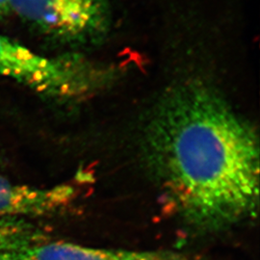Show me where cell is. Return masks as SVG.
<instances>
[{
	"label": "cell",
	"mask_w": 260,
	"mask_h": 260,
	"mask_svg": "<svg viewBox=\"0 0 260 260\" xmlns=\"http://www.w3.org/2000/svg\"><path fill=\"white\" fill-rule=\"evenodd\" d=\"M141 143L168 208L191 233L215 235L256 218L258 134L213 85L187 78L171 86Z\"/></svg>",
	"instance_id": "6da1fadb"
},
{
	"label": "cell",
	"mask_w": 260,
	"mask_h": 260,
	"mask_svg": "<svg viewBox=\"0 0 260 260\" xmlns=\"http://www.w3.org/2000/svg\"><path fill=\"white\" fill-rule=\"evenodd\" d=\"M118 69L79 54L40 55L0 33V76L63 103H77L108 88Z\"/></svg>",
	"instance_id": "7a4b0ae2"
},
{
	"label": "cell",
	"mask_w": 260,
	"mask_h": 260,
	"mask_svg": "<svg viewBox=\"0 0 260 260\" xmlns=\"http://www.w3.org/2000/svg\"><path fill=\"white\" fill-rule=\"evenodd\" d=\"M14 11L42 33L71 45L96 43L109 29L108 4L96 0H9Z\"/></svg>",
	"instance_id": "3957f363"
},
{
	"label": "cell",
	"mask_w": 260,
	"mask_h": 260,
	"mask_svg": "<svg viewBox=\"0 0 260 260\" xmlns=\"http://www.w3.org/2000/svg\"><path fill=\"white\" fill-rule=\"evenodd\" d=\"M190 258L177 251L103 249L49 240L19 251L0 253V260H192Z\"/></svg>",
	"instance_id": "277c9868"
},
{
	"label": "cell",
	"mask_w": 260,
	"mask_h": 260,
	"mask_svg": "<svg viewBox=\"0 0 260 260\" xmlns=\"http://www.w3.org/2000/svg\"><path fill=\"white\" fill-rule=\"evenodd\" d=\"M75 188L57 185L38 188L17 184L0 176V217H39L52 214L69 205Z\"/></svg>",
	"instance_id": "5b68a950"
},
{
	"label": "cell",
	"mask_w": 260,
	"mask_h": 260,
	"mask_svg": "<svg viewBox=\"0 0 260 260\" xmlns=\"http://www.w3.org/2000/svg\"><path fill=\"white\" fill-rule=\"evenodd\" d=\"M47 240V233L24 218L0 217V253L19 251Z\"/></svg>",
	"instance_id": "8992f818"
},
{
	"label": "cell",
	"mask_w": 260,
	"mask_h": 260,
	"mask_svg": "<svg viewBox=\"0 0 260 260\" xmlns=\"http://www.w3.org/2000/svg\"><path fill=\"white\" fill-rule=\"evenodd\" d=\"M11 12L9 0H0V18L8 16Z\"/></svg>",
	"instance_id": "52a82bcc"
},
{
	"label": "cell",
	"mask_w": 260,
	"mask_h": 260,
	"mask_svg": "<svg viewBox=\"0 0 260 260\" xmlns=\"http://www.w3.org/2000/svg\"><path fill=\"white\" fill-rule=\"evenodd\" d=\"M96 1H100V2H103V3H106V4H108V1H107V0H96Z\"/></svg>",
	"instance_id": "ba28073f"
}]
</instances>
